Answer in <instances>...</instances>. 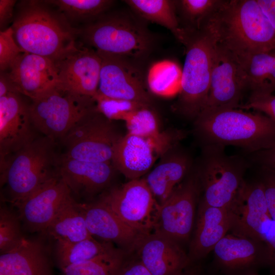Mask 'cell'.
Masks as SVG:
<instances>
[{"instance_id":"7a4b0ae2","label":"cell","mask_w":275,"mask_h":275,"mask_svg":"<svg viewBox=\"0 0 275 275\" xmlns=\"http://www.w3.org/2000/svg\"><path fill=\"white\" fill-rule=\"evenodd\" d=\"M195 130L205 146H235L252 154L275 145V122L259 112L238 108L201 112Z\"/></svg>"},{"instance_id":"2e32d148","label":"cell","mask_w":275,"mask_h":275,"mask_svg":"<svg viewBox=\"0 0 275 275\" xmlns=\"http://www.w3.org/2000/svg\"><path fill=\"white\" fill-rule=\"evenodd\" d=\"M72 199L70 189L58 174L40 186L18 207L21 219L30 229L44 232Z\"/></svg>"},{"instance_id":"30bf717a","label":"cell","mask_w":275,"mask_h":275,"mask_svg":"<svg viewBox=\"0 0 275 275\" xmlns=\"http://www.w3.org/2000/svg\"><path fill=\"white\" fill-rule=\"evenodd\" d=\"M100 200L134 230L143 234L153 231L160 205L144 178L129 180Z\"/></svg>"},{"instance_id":"44dd1931","label":"cell","mask_w":275,"mask_h":275,"mask_svg":"<svg viewBox=\"0 0 275 275\" xmlns=\"http://www.w3.org/2000/svg\"><path fill=\"white\" fill-rule=\"evenodd\" d=\"M81 207L92 236L115 242L129 250L135 249L144 234L127 225L103 202L81 204Z\"/></svg>"},{"instance_id":"bcb514c9","label":"cell","mask_w":275,"mask_h":275,"mask_svg":"<svg viewBox=\"0 0 275 275\" xmlns=\"http://www.w3.org/2000/svg\"><path fill=\"white\" fill-rule=\"evenodd\" d=\"M16 92L8 79L6 74L1 73L0 97L6 95L10 92Z\"/></svg>"},{"instance_id":"f6af8a7d","label":"cell","mask_w":275,"mask_h":275,"mask_svg":"<svg viewBox=\"0 0 275 275\" xmlns=\"http://www.w3.org/2000/svg\"><path fill=\"white\" fill-rule=\"evenodd\" d=\"M257 2L275 30V0H257Z\"/></svg>"},{"instance_id":"52a82bcc","label":"cell","mask_w":275,"mask_h":275,"mask_svg":"<svg viewBox=\"0 0 275 275\" xmlns=\"http://www.w3.org/2000/svg\"><path fill=\"white\" fill-rule=\"evenodd\" d=\"M32 100L29 109L35 128L54 141L62 140L96 109L94 98L73 93L60 85Z\"/></svg>"},{"instance_id":"7dc6e473","label":"cell","mask_w":275,"mask_h":275,"mask_svg":"<svg viewBox=\"0 0 275 275\" xmlns=\"http://www.w3.org/2000/svg\"><path fill=\"white\" fill-rule=\"evenodd\" d=\"M180 275H199V274L196 270L194 269H188L187 268Z\"/></svg>"},{"instance_id":"f1b7e54d","label":"cell","mask_w":275,"mask_h":275,"mask_svg":"<svg viewBox=\"0 0 275 275\" xmlns=\"http://www.w3.org/2000/svg\"><path fill=\"white\" fill-rule=\"evenodd\" d=\"M128 133L153 139L169 147H174L184 136L181 131L162 132L159 120L151 105H144L132 112L124 121Z\"/></svg>"},{"instance_id":"83f0119b","label":"cell","mask_w":275,"mask_h":275,"mask_svg":"<svg viewBox=\"0 0 275 275\" xmlns=\"http://www.w3.org/2000/svg\"><path fill=\"white\" fill-rule=\"evenodd\" d=\"M124 2L142 18L169 30L182 44L187 33L177 15L176 1L125 0Z\"/></svg>"},{"instance_id":"ac0fdd59","label":"cell","mask_w":275,"mask_h":275,"mask_svg":"<svg viewBox=\"0 0 275 275\" xmlns=\"http://www.w3.org/2000/svg\"><path fill=\"white\" fill-rule=\"evenodd\" d=\"M9 70L14 89L32 100L60 85L54 61L47 57L23 52Z\"/></svg>"},{"instance_id":"6da1fadb","label":"cell","mask_w":275,"mask_h":275,"mask_svg":"<svg viewBox=\"0 0 275 275\" xmlns=\"http://www.w3.org/2000/svg\"><path fill=\"white\" fill-rule=\"evenodd\" d=\"M210 20L218 43L237 57L275 49V30L257 0L223 1Z\"/></svg>"},{"instance_id":"d4e9b609","label":"cell","mask_w":275,"mask_h":275,"mask_svg":"<svg viewBox=\"0 0 275 275\" xmlns=\"http://www.w3.org/2000/svg\"><path fill=\"white\" fill-rule=\"evenodd\" d=\"M213 251L218 266L228 275L254 272L252 270L254 266L266 262L259 256L252 239L235 234H226Z\"/></svg>"},{"instance_id":"4316f807","label":"cell","mask_w":275,"mask_h":275,"mask_svg":"<svg viewBox=\"0 0 275 275\" xmlns=\"http://www.w3.org/2000/svg\"><path fill=\"white\" fill-rule=\"evenodd\" d=\"M44 232L59 243H74L93 237L88 230L81 204L73 199L59 211Z\"/></svg>"},{"instance_id":"9a60e30c","label":"cell","mask_w":275,"mask_h":275,"mask_svg":"<svg viewBox=\"0 0 275 275\" xmlns=\"http://www.w3.org/2000/svg\"><path fill=\"white\" fill-rule=\"evenodd\" d=\"M33 128L29 105L20 93L10 92L0 97L1 166L36 139Z\"/></svg>"},{"instance_id":"74e56055","label":"cell","mask_w":275,"mask_h":275,"mask_svg":"<svg viewBox=\"0 0 275 275\" xmlns=\"http://www.w3.org/2000/svg\"><path fill=\"white\" fill-rule=\"evenodd\" d=\"M23 51L15 41L11 26L0 32V68L9 69Z\"/></svg>"},{"instance_id":"60d3db41","label":"cell","mask_w":275,"mask_h":275,"mask_svg":"<svg viewBox=\"0 0 275 275\" xmlns=\"http://www.w3.org/2000/svg\"><path fill=\"white\" fill-rule=\"evenodd\" d=\"M261 239L267 246L269 263L275 265V220L272 218L265 226Z\"/></svg>"},{"instance_id":"8d00e7d4","label":"cell","mask_w":275,"mask_h":275,"mask_svg":"<svg viewBox=\"0 0 275 275\" xmlns=\"http://www.w3.org/2000/svg\"><path fill=\"white\" fill-rule=\"evenodd\" d=\"M18 219L9 210L0 211V252H7L16 247L22 240Z\"/></svg>"},{"instance_id":"f546056e","label":"cell","mask_w":275,"mask_h":275,"mask_svg":"<svg viewBox=\"0 0 275 275\" xmlns=\"http://www.w3.org/2000/svg\"><path fill=\"white\" fill-rule=\"evenodd\" d=\"M237 58L248 88L252 91L273 93L275 91V49Z\"/></svg>"},{"instance_id":"b9f144b4","label":"cell","mask_w":275,"mask_h":275,"mask_svg":"<svg viewBox=\"0 0 275 275\" xmlns=\"http://www.w3.org/2000/svg\"><path fill=\"white\" fill-rule=\"evenodd\" d=\"M252 159L263 169L275 172V145L271 148L252 153Z\"/></svg>"},{"instance_id":"1f68e13d","label":"cell","mask_w":275,"mask_h":275,"mask_svg":"<svg viewBox=\"0 0 275 275\" xmlns=\"http://www.w3.org/2000/svg\"><path fill=\"white\" fill-rule=\"evenodd\" d=\"M117 250L111 242H99L93 237L74 243H57V256L61 268L89 261Z\"/></svg>"},{"instance_id":"ab89813d","label":"cell","mask_w":275,"mask_h":275,"mask_svg":"<svg viewBox=\"0 0 275 275\" xmlns=\"http://www.w3.org/2000/svg\"><path fill=\"white\" fill-rule=\"evenodd\" d=\"M263 178L261 182L269 212L271 218L275 220V172L263 169Z\"/></svg>"},{"instance_id":"d6a6232c","label":"cell","mask_w":275,"mask_h":275,"mask_svg":"<svg viewBox=\"0 0 275 275\" xmlns=\"http://www.w3.org/2000/svg\"><path fill=\"white\" fill-rule=\"evenodd\" d=\"M223 0H180L176 1L179 10L187 32L200 30L216 11Z\"/></svg>"},{"instance_id":"9c48e42d","label":"cell","mask_w":275,"mask_h":275,"mask_svg":"<svg viewBox=\"0 0 275 275\" xmlns=\"http://www.w3.org/2000/svg\"><path fill=\"white\" fill-rule=\"evenodd\" d=\"M123 135L112 121L96 109L62 139L64 155L82 161L112 162L114 146Z\"/></svg>"},{"instance_id":"277c9868","label":"cell","mask_w":275,"mask_h":275,"mask_svg":"<svg viewBox=\"0 0 275 275\" xmlns=\"http://www.w3.org/2000/svg\"><path fill=\"white\" fill-rule=\"evenodd\" d=\"M217 37L210 19L202 28L187 32L177 109L186 117L196 118L203 109L209 90Z\"/></svg>"},{"instance_id":"4dcf8cb0","label":"cell","mask_w":275,"mask_h":275,"mask_svg":"<svg viewBox=\"0 0 275 275\" xmlns=\"http://www.w3.org/2000/svg\"><path fill=\"white\" fill-rule=\"evenodd\" d=\"M182 70L175 62L163 60L153 63L145 77L149 91L157 96L170 97L180 92Z\"/></svg>"},{"instance_id":"8992f818","label":"cell","mask_w":275,"mask_h":275,"mask_svg":"<svg viewBox=\"0 0 275 275\" xmlns=\"http://www.w3.org/2000/svg\"><path fill=\"white\" fill-rule=\"evenodd\" d=\"M81 34L96 51L134 60L145 57L153 43L143 24L123 14L101 16L87 25Z\"/></svg>"},{"instance_id":"d590c367","label":"cell","mask_w":275,"mask_h":275,"mask_svg":"<svg viewBox=\"0 0 275 275\" xmlns=\"http://www.w3.org/2000/svg\"><path fill=\"white\" fill-rule=\"evenodd\" d=\"M96 110L111 121H125L130 115L144 105L137 102L111 98L97 93L94 97Z\"/></svg>"},{"instance_id":"ee69618b","label":"cell","mask_w":275,"mask_h":275,"mask_svg":"<svg viewBox=\"0 0 275 275\" xmlns=\"http://www.w3.org/2000/svg\"><path fill=\"white\" fill-rule=\"evenodd\" d=\"M16 1H0V24L2 27L12 17L14 5Z\"/></svg>"},{"instance_id":"d6986e66","label":"cell","mask_w":275,"mask_h":275,"mask_svg":"<svg viewBox=\"0 0 275 275\" xmlns=\"http://www.w3.org/2000/svg\"><path fill=\"white\" fill-rule=\"evenodd\" d=\"M168 151L153 139L127 133L115 144L112 163L129 180L140 179L151 170L157 157Z\"/></svg>"},{"instance_id":"5b68a950","label":"cell","mask_w":275,"mask_h":275,"mask_svg":"<svg viewBox=\"0 0 275 275\" xmlns=\"http://www.w3.org/2000/svg\"><path fill=\"white\" fill-rule=\"evenodd\" d=\"M54 141L35 139L1 166V182L6 184L10 200L18 207L33 192L59 174L60 158L54 153Z\"/></svg>"},{"instance_id":"7402d4cb","label":"cell","mask_w":275,"mask_h":275,"mask_svg":"<svg viewBox=\"0 0 275 275\" xmlns=\"http://www.w3.org/2000/svg\"><path fill=\"white\" fill-rule=\"evenodd\" d=\"M116 169L112 162H93L60 158L59 173L71 192L92 194L107 186Z\"/></svg>"},{"instance_id":"836d02e7","label":"cell","mask_w":275,"mask_h":275,"mask_svg":"<svg viewBox=\"0 0 275 275\" xmlns=\"http://www.w3.org/2000/svg\"><path fill=\"white\" fill-rule=\"evenodd\" d=\"M123 263V253L117 250L92 260L61 268L64 275H116Z\"/></svg>"},{"instance_id":"f35d334b","label":"cell","mask_w":275,"mask_h":275,"mask_svg":"<svg viewBox=\"0 0 275 275\" xmlns=\"http://www.w3.org/2000/svg\"><path fill=\"white\" fill-rule=\"evenodd\" d=\"M238 108L253 109L264 114L275 122V95L273 93L252 91L247 102Z\"/></svg>"},{"instance_id":"e0dca14e","label":"cell","mask_w":275,"mask_h":275,"mask_svg":"<svg viewBox=\"0 0 275 275\" xmlns=\"http://www.w3.org/2000/svg\"><path fill=\"white\" fill-rule=\"evenodd\" d=\"M229 209L234 234L260 240L263 229L271 218L261 181H244Z\"/></svg>"},{"instance_id":"7c38bea8","label":"cell","mask_w":275,"mask_h":275,"mask_svg":"<svg viewBox=\"0 0 275 275\" xmlns=\"http://www.w3.org/2000/svg\"><path fill=\"white\" fill-rule=\"evenodd\" d=\"M245 76L237 56L217 43L208 94L201 112L238 108Z\"/></svg>"},{"instance_id":"ffe728a7","label":"cell","mask_w":275,"mask_h":275,"mask_svg":"<svg viewBox=\"0 0 275 275\" xmlns=\"http://www.w3.org/2000/svg\"><path fill=\"white\" fill-rule=\"evenodd\" d=\"M135 249L139 260L152 275H180L190 262L177 241L154 231L144 234Z\"/></svg>"},{"instance_id":"484cf974","label":"cell","mask_w":275,"mask_h":275,"mask_svg":"<svg viewBox=\"0 0 275 275\" xmlns=\"http://www.w3.org/2000/svg\"><path fill=\"white\" fill-rule=\"evenodd\" d=\"M0 273L4 275H51L41 245L24 238L16 247L1 254Z\"/></svg>"},{"instance_id":"4fadbf2b","label":"cell","mask_w":275,"mask_h":275,"mask_svg":"<svg viewBox=\"0 0 275 275\" xmlns=\"http://www.w3.org/2000/svg\"><path fill=\"white\" fill-rule=\"evenodd\" d=\"M197 177L180 183L161 205L153 231L177 241L189 237L194 224L198 194Z\"/></svg>"},{"instance_id":"cb8c5ba5","label":"cell","mask_w":275,"mask_h":275,"mask_svg":"<svg viewBox=\"0 0 275 275\" xmlns=\"http://www.w3.org/2000/svg\"><path fill=\"white\" fill-rule=\"evenodd\" d=\"M157 164L144 178L156 201L162 204L180 183L191 166L190 157L175 149L161 157Z\"/></svg>"},{"instance_id":"603a6c76","label":"cell","mask_w":275,"mask_h":275,"mask_svg":"<svg viewBox=\"0 0 275 275\" xmlns=\"http://www.w3.org/2000/svg\"><path fill=\"white\" fill-rule=\"evenodd\" d=\"M229 209L211 206L204 201L197 216L195 234L190 245L189 257L199 259L206 256L232 228Z\"/></svg>"},{"instance_id":"3957f363","label":"cell","mask_w":275,"mask_h":275,"mask_svg":"<svg viewBox=\"0 0 275 275\" xmlns=\"http://www.w3.org/2000/svg\"><path fill=\"white\" fill-rule=\"evenodd\" d=\"M18 10L11 27L23 52L54 61L75 47L76 31L45 1L21 2Z\"/></svg>"},{"instance_id":"7bdbcfd3","label":"cell","mask_w":275,"mask_h":275,"mask_svg":"<svg viewBox=\"0 0 275 275\" xmlns=\"http://www.w3.org/2000/svg\"><path fill=\"white\" fill-rule=\"evenodd\" d=\"M116 275H152L140 261L123 263Z\"/></svg>"},{"instance_id":"e575fe53","label":"cell","mask_w":275,"mask_h":275,"mask_svg":"<svg viewBox=\"0 0 275 275\" xmlns=\"http://www.w3.org/2000/svg\"><path fill=\"white\" fill-rule=\"evenodd\" d=\"M45 2L56 6L65 16L74 20L98 18L114 2L110 0H53Z\"/></svg>"},{"instance_id":"c3c4849f","label":"cell","mask_w":275,"mask_h":275,"mask_svg":"<svg viewBox=\"0 0 275 275\" xmlns=\"http://www.w3.org/2000/svg\"><path fill=\"white\" fill-rule=\"evenodd\" d=\"M244 275H258V274H256L255 272H251V273H247V274H244ZM274 275H275V274H274Z\"/></svg>"},{"instance_id":"8fae6325","label":"cell","mask_w":275,"mask_h":275,"mask_svg":"<svg viewBox=\"0 0 275 275\" xmlns=\"http://www.w3.org/2000/svg\"><path fill=\"white\" fill-rule=\"evenodd\" d=\"M97 51L101 60L98 93L151 105L145 76L135 60Z\"/></svg>"},{"instance_id":"681fc988","label":"cell","mask_w":275,"mask_h":275,"mask_svg":"<svg viewBox=\"0 0 275 275\" xmlns=\"http://www.w3.org/2000/svg\"><path fill=\"white\" fill-rule=\"evenodd\" d=\"M0 275H4L3 273H0Z\"/></svg>"},{"instance_id":"ba28073f","label":"cell","mask_w":275,"mask_h":275,"mask_svg":"<svg viewBox=\"0 0 275 275\" xmlns=\"http://www.w3.org/2000/svg\"><path fill=\"white\" fill-rule=\"evenodd\" d=\"M224 147L204 146L198 176L204 191L203 201L208 205L229 208L244 180L246 162L237 156H229Z\"/></svg>"},{"instance_id":"5bb4252c","label":"cell","mask_w":275,"mask_h":275,"mask_svg":"<svg viewBox=\"0 0 275 275\" xmlns=\"http://www.w3.org/2000/svg\"><path fill=\"white\" fill-rule=\"evenodd\" d=\"M53 61L62 88L94 98L98 92L101 66V58L96 50L76 45Z\"/></svg>"}]
</instances>
